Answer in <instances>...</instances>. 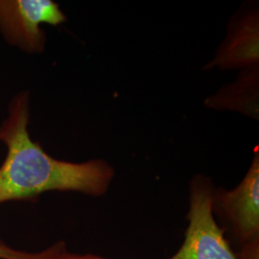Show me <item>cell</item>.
<instances>
[{
	"label": "cell",
	"mask_w": 259,
	"mask_h": 259,
	"mask_svg": "<svg viewBox=\"0 0 259 259\" xmlns=\"http://www.w3.org/2000/svg\"><path fill=\"white\" fill-rule=\"evenodd\" d=\"M47 250L37 252H28L16 250L0 241V259H47Z\"/></svg>",
	"instance_id": "6"
},
{
	"label": "cell",
	"mask_w": 259,
	"mask_h": 259,
	"mask_svg": "<svg viewBox=\"0 0 259 259\" xmlns=\"http://www.w3.org/2000/svg\"><path fill=\"white\" fill-rule=\"evenodd\" d=\"M213 190L207 178L195 177L190 187L185 240L176 253L167 259H238L213 213Z\"/></svg>",
	"instance_id": "2"
},
{
	"label": "cell",
	"mask_w": 259,
	"mask_h": 259,
	"mask_svg": "<svg viewBox=\"0 0 259 259\" xmlns=\"http://www.w3.org/2000/svg\"><path fill=\"white\" fill-rule=\"evenodd\" d=\"M30 95L13 97L0 125L7 156L0 166V204L31 200L47 191H74L93 197L105 194L114 175L101 159L73 163L56 159L34 142L28 133Z\"/></svg>",
	"instance_id": "1"
},
{
	"label": "cell",
	"mask_w": 259,
	"mask_h": 259,
	"mask_svg": "<svg viewBox=\"0 0 259 259\" xmlns=\"http://www.w3.org/2000/svg\"><path fill=\"white\" fill-rule=\"evenodd\" d=\"M212 207L222 221L223 231L228 232L234 244L235 252L259 245L258 153L235 188L213 190Z\"/></svg>",
	"instance_id": "3"
},
{
	"label": "cell",
	"mask_w": 259,
	"mask_h": 259,
	"mask_svg": "<svg viewBox=\"0 0 259 259\" xmlns=\"http://www.w3.org/2000/svg\"><path fill=\"white\" fill-rule=\"evenodd\" d=\"M47 259H108L94 254H78L68 251L65 242H58L47 248Z\"/></svg>",
	"instance_id": "5"
},
{
	"label": "cell",
	"mask_w": 259,
	"mask_h": 259,
	"mask_svg": "<svg viewBox=\"0 0 259 259\" xmlns=\"http://www.w3.org/2000/svg\"><path fill=\"white\" fill-rule=\"evenodd\" d=\"M0 139H1V128H0Z\"/></svg>",
	"instance_id": "7"
},
{
	"label": "cell",
	"mask_w": 259,
	"mask_h": 259,
	"mask_svg": "<svg viewBox=\"0 0 259 259\" xmlns=\"http://www.w3.org/2000/svg\"><path fill=\"white\" fill-rule=\"evenodd\" d=\"M65 14L51 0H0V33L13 47L29 54L45 50L47 37L41 24L59 25Z\"/></svg>",
	"instance_id": "4"
}]
</instances>
